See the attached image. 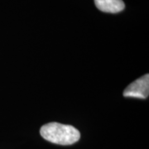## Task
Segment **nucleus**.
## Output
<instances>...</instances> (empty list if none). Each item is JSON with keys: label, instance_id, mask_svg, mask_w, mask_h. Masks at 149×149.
I'll return each instance as SVG.
<instances>
[{"label": "nucleus", "instance_id": "nucleus-1", "mask_svg": "<svg viewBox=\"0 0 149 149\" xmlns=\"http://www.w3.org/2000/svg\"><path fill=\"white\" fill-rule=\"evenodd\" d=\"M40 133L45 140L59 145H71L80 139V131L77 128L59 123H49L43 125Z\"/></svg>", "mask_w": 149, "mask_h": 149}, {"label": "nucleus", "instance_id": "nucleus-2", "mask_svg": "<svg viewBox=\"0 0 149 149\" xmlns=\"http://www.w3.org/2000/svg\"><path fill=\"white\" fill-rule=\"evenodd\" d=\"M149 95V74H147L131 83L123 91L124 97L145 100Z\"/></svg>", "mask_w": 149, "mask_h": 149}, {"label": "nucleus", "instance_id": "nucleus-3", "mask_svg": "<svg viewBox=\"0 0 149 149\" xmlns=\"http://www.w3.org/2000/svg\"><path fill=\"white\" fill-rule=\"evenodd\" d=\"M95 3L98 9L109 13H117L125 8L123 0H95Z\"/></svg>", "mask_w": 149, "mask_h": 149}]
</instances>
